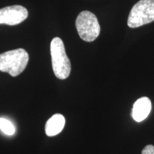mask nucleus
<instances>
[{
	"label": "nucleus",
	"instance_id": "nucleus-4",
	"mask_svg": "<svg viewBox=\"0 0 154 154\" xmlns=\"http://www.w3.org/2000/svg\"><path fill=\"white\" fill-rule=\"evenodd\" d=\"M154 21V0H140L132 7L128 18V26L137 28Z\"/></svg>",
	"mask_w": 154,
	"mask_h": 154
},
{
	"label": "nucleus",
	"instance_id": "nucleus-7",
	"mask_svg": "<svg viewBox=\"0 0 154 154\" xmlns=\"http://www.w3.org/2000/svg\"><path fill=\"white\" fill-rule=\"evenodd\" d=\"M65 118L63 115L57 113L47 121L45 126V132L47 136H54L62 131L65 126Z\"/></svg>",
	"mask_w": 154,
	"mask_h": 154
},
{
	"label": "nucleus",
	"instance_id": "nucleus-5",
	"mask_svg": "<svg viewBox=\"0 0 154 154\" xmlns=\"http://www.w3.org/2000/svg\"><path fill=\"white\" fill-rule=\"evenodd\" d=\"M28 17V11L21 5H13L0 9V24L14 26L24 22Z\"/></svg>",
	"mask_w": 154,
	"mask_h": 154
},
{
	"label": "nucleus",
	"instance_id": "nucleus-9",
	"mask_svg": "<svg viewBox=\"0 0 154 154\" xmlns=\"http://www.w3.org/2000/svg\"><path fill=\"white\" fill-rule=\"evenodd\" d=\"M141 154H154V146L148 145L142 150Z\"/></svg>",
	"mask_w": 154,
	"mask_h": 154
},
{
	"label": "nucleus",
	"instance_id": "nucleus-1",
	"mask_svg": "<svg viewBox=\"0 0 154 154\" xmlns=\"http://www.w3.org/2000/svg\"><path fill=\"white\" fill-rule=\"evenodd\" d=\"M52 69L57 78L63 80L70 75L71 61L67 57L64 44L62 40L59 37L52 39L50 46Z\"/></svg>",
	"mask_w": 154,
	"mask_h": 154
},
{
	"label": "nucleus",
	"instance_id": "nucleus-6",
	"mask_svg": "<svg viewBox=\"0 0 154 154\" xmlns=\"http://www.w3.org/2000/svg\"><path fill=\"white\" fill-rule=\"evenodd\" d=\"M151 110V101L148 97L138 99L134 103L132 109V117L137 122L145 120Z\"/></svg>",
	"mask_w": 154,
	"mask_h": 154
},
{
	"label": "nucleus",
	"instance_id": "nucleus-3",
	"mask_svg": "<svg viewBox=\"0 0 154 154\" xmlns=\"http://www.w3.org/2000/svg\"><path fill=\"white\" fill-rule=\"evenodd\" d=\"M76 27L81 38L88 42L96 39L101 31L97 17L89 11H83L78 15Z\"/></svg>",
	"mask_w": 154,
	"mask_h": 154
},
{
	"label": "nucleus",
	"instance_id": "nucleus-2",
	"mask_svg": "<svg viewBox=\"0 0 154 154\" xmlns=\"http://www.w3.org/2000/svg\"><path fill=\"white\" fill-rule=\"evenodd\" d=\"M29 59L28 53L24 49L6 51L0 54V71L8 73L11 76H17L24 72Z\"/></svg>",
	"mask_w": 154,
	"mask_h": 154
},
{
	"label": "nucleus",
	"instance_id": "nucleus-8",
	"mask_svg": "<svg viewBox=\"0 0 154 154\" xmlns=\"http://www.w3.org/2000/svg\"><path fill=\"white\" fill-rule=\"evenodd\" d=\"M0 130L5 134L12 136L15 133V127L10 121L0 118Z\"/></svg>",
	"mask_w": 154,
	"mask_h": 154
}]
</instances>
